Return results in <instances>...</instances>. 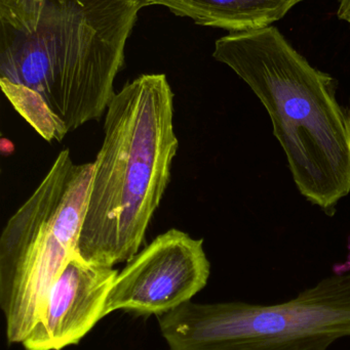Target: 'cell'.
Wrapping results in <instances>:
<instances>
[{
    "mask_svg": "<svg viewBox=\"0 0 350 350\" xmlns=\"http://www.w3.org/2000/svg\"><path fill=\"white\" fill-rule=\"evenodd\" d=\"M158 323L171 350H328L350 337V273L283 304L189 301Z\"/></svg>",
    "mask_w": 350,
    "mask_h": 350,
    "instance_id": "cell-5",
    "label": "cell"
},
{
    "mask_svg": "<svg viewBox=\"0 0 350 350\" xmlns=\"http://www.w3.org/2000/svg\"><path fill=\"white\" fill-rule=\"evenodd\" d=\"M211 263L203 239L172 228L127 261L107 297L105 317L116 310L162 316L207 286Z\"/></svg>",
    "mask_w": 350,
    "mask_h": 350,
    "instance_id": "cell-6",
    "label": "cell"
},
{
    "mask_svg": "<svg viewBox=\"0 0 350 350\" xmlns=\"http://www.w3.org/2000/svg\"><path fill=\"white\" fill-rule=\"evenodd\" d=\"M94 164L63 150L0 238V306L10 343H22L53 283L77 253Z\"/></svg>",
    "mask_w": 350,
    "mask_h": 350,
    "instance_id": "cell-4",
    "label": "cell"
},
{
    "mask_svg": "<svg viewBox=\"0 0 350 350\" xmlns=\"http://www.w3.org/2000/svg\"><path fill=\"white\" fill-rule=\"evenodd\" d=\"M213 57L248 84L266 109L298 191L333 216L350 193V109L337 84L312 67L275 26L230 32Z\"/></svg>",
    "mask_w": 350,
    "mask_h": 350,
    "instance_id": "cell-3",
    "label": "cell"
},
{
    "mask_svg": "<svg viewBox=\"0 0 350 350\" xmlns=\"http://www.w3.org/2000/svg\"><path fill=\"white\" fill-rule=\"evenodd\" d=\"M179 142L174 94L164 74H145L114 94L78 241L86 262L113 267L141 248L171 180Z\"/></svg>",
    "mask_w": 350,
    "mask_h": 350,
    "instance_id": "cell-2",
    "label": "cell"
},
{
    "mask_svg": "<svg viewBox=\"0 0 350 350\" xmlns=\"http://www.w3.org/2000/svg\"><path fill=\"white\" fill-rule=\"evenodd\" d=\"M117 273L75 253L53 283L38 320L22 342L24 349L60 350L77 345L104 318Z\"/></svg>",
    "mask_w": 350,
    "mask_h": 350,
    "instance_id": "cell-7",
    "label": "cell"
},
{
    "mask_svg": "<svg viewBox=\"0 0 350 350\" xmlns=\"http://www.w3.org/2000/svg\"><path fill=\"white\" fill-rule=\"evenodd\" d=\"M302 0H150L203 26L230 32L273 26Z\"/></svg>",
    "mask_w": 350,
    "mask_h": 350,
    "instance_id": "cell-8",
    "label": "cell"
},
{
    "mask_svg": "<svg viewBox=\"0 0 350 350\" xmlns=\"http://www.w3.org/2000/svg\"><path fill=\"white\" fill-rule=\"evenodd\" d=\"M150 0H0V78L47 100L68 133L106 112Z\"/></svg>",
    "mask_w": 350,
    "mask_h": 350,
    "instance_id": "cell-1",
    "label": "cell"
},
{
    "mask_svg": "<svg viewBox=\"0 0 350 350\" xmlns=\"http://www.w3.org/2000/svg\"><path fill=\"white\" fill-rule=\"evenodd\" d=\"M337 16L350 26V0H339Z\"/></svg>",
    "mask_w": 350,
    "mask_h": 350,
    "instance_id": "cell-10",
    "label": "cell"
},
{
    "mask_svg": "<svg viewBox=\"0 0 350 350\" xmlns=\"http://www.w3.org/2000/svg\"><path fill=\"white\" fill-rule=\"evenodd\" d=\"M0 86L14 110L45 141L62 142L68 135L40 94L23 84L0 78Z\"/></svg>",
    "mask_w": 350,
    "mask_h": 350,
    "instance_id": "cell-9",
    "label": "cell"
}]
</instances>
